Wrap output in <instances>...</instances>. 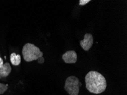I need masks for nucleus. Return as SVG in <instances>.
I'll list each match as a JSON object with an SVG mask.
<instances>
[{
	"label": "nucleus",
	"instance_id": "f257e3e1",
	"mask_svg": "<svg viewBox=\"0 0 127 95\" xmlns=\"http://www.w3.org/2000/svg\"><path fill=\"white\" fill-rule=\"evenodd\" d=\"M85 81L86 88L92 94H100L107 88V81L105 77L97 71H90L86 75Z\"/></svg>",
	"mask_w": 127,
	"mask_h": 95
},
{
	"label": "nucleus",
	"instance_id": "f03ea898",
	"mask_svg": "<svg viewBox=\"0 0 127 95\" xmlns=\"http://www.w3.org/2000/svg\"><path fill=\"white\" fill-rule=\"evenodd\" d=\"M22 55L25 61L30 62L36 60L37 61L38 58L43 57V52L41 51L39 47L34 44L28 43L23 47Z\"/></svg>",
	"mask_w": 127,
	"mask_h": 95
},
{
	"label": "nucleus",
	"instance_id": "7ed1b4c3",
	"mask_svg": "<svg viewBox=\"0 0 127 95\" xmlns=\"http://www.w3.org/2000/svg\"><path fill=\"white\" fill-rule=\"evenodd\" d=\"M79 80L74 76L68 77L66 79L64 85V90L70 95H78L79 92Z\"/></svg>",
	"mask_w": 127,
	"mask_h": 95
},
{
	"label": "nucleus",
	"instance_id": "20e7f679",
	"mask_svg": "<svg viewBox=\"0 0 127 95\" xmlns=\"http://www.w3.org/2000/svg\"><path fill=\"white\" fill-rule=\"evenodd\" d=\"M94 38L91 34L87 33L84 35V39L80 42V45L84 51H87L93 45Z\"/></svg>",
	"mask_w": 127,
	"mask_h": 95
},
{
	"label": "nucleus",
	"instance_id": "39448f33",
	"mask_svg": "<svg viewBox=\"0 0 127 95\" xmlns=\"http://www.w3.org/2000/svg\"><path fill=\"white\" fill-rule=\"evenodd\" d=\"M62 59L66 63H75L77 61V54L75 51H68L62 55Z\"/></svg>",
	"mask_w": 127,
	"mask_h": 95
},
{
	"label": "nucleus",
	"instance_id": "423d86ee",
	"mask_svg": "<svg viewBox=\"0 0 127 95\" xmlns=\"http://www.w3.org/2000/svg\"><path fill=\"white\" fill-rule=\"evenodd\" d=\"M11 71V67L9 63H5L3 64V67L0 68V79L2 77H6L9 75Z\"/></svg>",
	"mask_w": 127,
	"mask_h": 95
},
{
	"label": "nucleus",
	"instance_id": "0eeeda50",
	"mask_svg": "<svg viewBox=\"0 0 127 95\" xmlns=\"http://www.w3.org/2000/svg\"><path fill=\"white\" fill-rule=\"evenodd\" d=\"M10 61L13 65L17 66V65H20L21 61V56L20 55H17L14 52H13L10 55Z\"/></svg>",
	"mask_w": 127,
	"mask_h": 95
},
{
	"label": "nucleus",
	"instance_id": "6e6552de",
	"mask_svg": "<svg viewBox=\"0 0 127 95\" xmlns=\"http://www.w3.org/2000/svg\"><path fill=\"white\" fill-rule=\"evenodd\" d=\"M8 85L7 84H4L0 83V95L3 94L7 90L8 88Z\"/></svg>",
	"mask_w": 127,
	"mask_h": 95
},
{
	"label": "nucleus",
	"instance_id": "1a4fd4ad",
	"mask_svg": "<svg viewBox=\"0 0 127 95\" xmlns=\"http://www.w3.org/2000/svg\"><path fill=\"white\" fill-rule=\"evenodd\" d=\"M90 1H91L90 0H80V1H79V5L84 6V5H86L87 3H88Z\"/></svg>",
	"mask_w": 127,
	"mask_h": 95
},
{
	"label": "nucleus",
	"instance_id": "9d476101",
	"mask_svg": "<svg viewBox=\"0 0 127 95\" xmlns=\"http://www.w3.org/2000/svg\"><path fill=\"white\" fill-rule=\"evenodd\" d=\"M37 61L39 63H43L44 61H45V59L43 58V57H40L38 58V59H37Z\"/></svg>",
	"mask_w": 127,
	"mask_h": 95
},
{
	"label": "nucleus",
	"instance_id": "9b49d317",
	"mask_svg": "<svg viewBox=\"0 0 127 95\" xmlns=\"http://www.w3.org/2000/svg\"><path fill=\"white\" fill-rule=\"evenodd\" d=\"M3 60L2 59L1 57H0V68H1L3 67Z\"/></svg>",
	"mask_w": 127,
	"mask_h": 95
}]
</instances>
